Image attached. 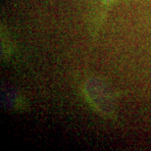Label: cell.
<instances>
[{
	"label": "cell",
	"mask_w": 151,
	"mask_h": 151,
	"mask_svg": "<svg viewBox=\"0 0 151 151\" xmlns=\"http://www.w3.org/2000/svg\"><path fill=\"white\" fill-rule=\"evenodd\" d=\"M3 102L5 107L11 108V109H19L22 107V100L18 94L13 91H5L3 93Z\"/></svg>",
	"instance_id": "cell-2"
},
{
	"label": "cell",
	"mask_w": 151,
	"mask_h": 151,
	"mask_svg": "<svg viewBox=\"0 0 151 151\" xmlns=\"http://www.w3.org/2000/svg\"><path fill=\"white\" fill-rule=\"evenodd\" d=\"M84 93L91 106L103 116H113L115 100L109 86L96 78H88L84 83Z\"/></svg>",
	"instance_id": "cell-1"
},
{
	"label": "cell",
	"mask_w": 151,
	"mask_h": 151,
	"mask_svg": "<svg viewBox=\"0 0 151 151\" xmlns=\"http://www.w3.org/2000/svg\"><path fill=\"white\" fill-rule=\"evenodd\" d=\"M103 2H105V3H110V2H113L114 0H102Z\"/></svg>",
	"instance_id": "cell-3"
}]
</instances>
